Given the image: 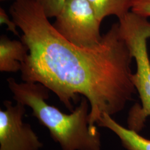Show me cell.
Returning a JSON list of instances; mask_svg holds the SVG:
<instances>
[{
	"mask_svg": "<svg viewBox=\"0 0 150 150\" xmlns=\"http://www.w3.org/2000/svg\"><path fill=\"white\" fill-rule=\"evenodd\" d=\"M0 110V150H39L42 142L31 125L23 121L25 106L6 100Z\"/></svg>",
	"mask_w": 150,
	"mask_h": 150,
	"instance_id": "277c9868",
	"label": "cell"
},
{
	"mask_svg": "<svg viewBox=\"0 0 150 150\" xmlns=\"http://www.w3.org/2000/svg\"><path fill=\"white\" fill-rule=\"evenodd\" d=\"M0 23L1 25L5 24L7 26V30L11 31L16 36H19L18 32L17 30V27H18L17 26L16 23L13 20L11 21L9 16L6 12L5 10L2 7H0Z\"/></svg>",
	"mask_w": 150,
	"mask_h": 150,
	"instance_id": "30bf717a",
	"label": "cell"
},
{
	"mask_svg": "<svg viewBox=\"0 0 150 150\" xmlns=\"http://www.w3.org/2000/svg\"><path fill=\"white\" fill-rule=\"evenodd\" d=\"M1 1H8V0H1Z\"/></svg>",
	"mask_w": 150,
	"mask_h": 150,
	"instance_id": "8fae6325",
	"label": "cell"
},
{
	"mask_svg": "<svg viewBox=\"0 0 150 150\" xmlns=\"http://www.w3.org/2000/svg\"><path fill=\"white\" fill-rule=\"evenodd\" d=\"M97 125L112 131L118 136L122 146L127 150H150V139L143 137L134 129L121 126L113 119L112 116L107 113L102 115Z\"/></svg>",
	"mask_w": 150,
	"mask_h": 150,
	"instance_id": "8992f818",
	"label": "cell"
},
{
	"mask_svg": "<svg viewBox=\"0 0 150 150\" xmlns=\"http://www.w3.org/2000/svg\"><path fill=\"white\" fill-rule=\"evenodd\" d=\"M97 19L101 23L107 16H116L120 20L131 11L134 0H88Z\"/></svg>",
	"mask_w": 150,
	"mask_h": 150,
	"instance_id": "52a82bcc",
	"label": "cell"
},
{
	"mask_svg": "<svg viewBox=\"0 0 150 150\" xmlns=\"http://www.w3.org/2000/svg\"><path fill=\"white\" fill-rule=\"evenodd\" d=\"M53 26L71 43L88 47L102 38L101 23L88 0H66Z\"/></svg>",
	"mask_w": 150,
	"mask_h": 150,
	"instance_id": "3957f363",
	"label": "cell"
},
{
	"mask_svg": "<svg viewBox=\"0 0 150 150\" xmlns=\"http://www.w3.org/2000/svg\"><path fill=\"white\" fill-rule=\"evenodd\" d=\"M28 49L21 41L11 40L2 35L0 38V71L15 72L21 70L27 58Z\"/></svg>",
	"mask_w": 150,
	"mask_h": 150,
	"instance_id": "5b68a950",
	"label": "cell"
},
{
	"mask_svg": "<svg viewBox=\"0 0 150 150\" xmlns=\"http://www.w3.org/2000/svg\"><path fill=\"white\" fill-rule=\"evenodd\" d=\"M42 7L48 18L56 17L62 10L66 0H35Z\"/></svg>",
	"mask_w": 150,
	"mask_h": 150,
	"instance_id": "ba28073f",
	"label": "cell"
},
{
	"mask_svg": "<svg viewBox=\"0 0 150 150\" xmlns=\"http://www.w3.org/2000/svg\"><path fill=\"white\" fill-rule=\"evenodd\" d=\"M9 12L28 49L20 70L22 80L46 87L70 112L79 95L85 97L90 106L91 129H96L104 113L112 116L132 99L136 92L131 69L134 58L118 22L97 44L82 47L62 37L35 0H15Z\"/></svg>",
	"mask_w": 150,
	"mask_h": 150,
	"instance_id": "6da1fadb",
	"label": "cell"
},
{
	"mask_svg": "<svg viewBox=\"0 0 150 150\" xmlns=\"http://www.w3.org/2000/svg\"><path fill=\"white\" fill-rule=\"evenodd\" d=\"M131 11L144 17H150V0H134Z\"/></svg>",
	"mask_w": 150,
	"mask_h": 150,
	"instance_id": "9c48e42d",
	"label": "cell"
},
{
	"mask_svg": "<svg viewBox=\"0 0 150 150\" xmlns=\"http://www.w3.org/2000/svg\"><path fill=\"white\" fill-rule=\"evenodd\" d=\"M7 81L16 102L31 108L32 116L48 129L51 137L62 150H101L100 132L97 128L89 127L90 106L85 97L73 111L67 114L47 103L49 90L43 85L18 83L12 77Z\"/></svg>",
	"mask_w": 150,
	"mask_h": 150,
	"instance_id": "7a4b0ae2",
	"label": "cell"
}]
</instances>
